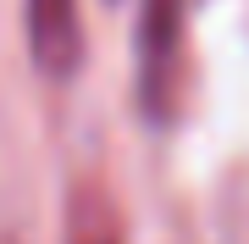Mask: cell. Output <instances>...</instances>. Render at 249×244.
<instances>
[{"mask_svg": "<svg viewBox=\"0 0 249 244\" xmlns=\"http://www.w3.org/2000/svg\"><path fill=\"white\" fill-rule=\"evenodd\" d=\"M72 244H111V233H78Z\"/></svg>", "mask_w": 249, "mask_h": 244, "instance_id": "3", "label": "cell"}, {"mask_svg": "<svg viewBox=\"0 0 249 244\" xmlns=\"http://www.w3.org/2000/svg\"><path fill=\"white\" fill-rule=\"evenodd\" d=\"M28 50L34 67L55 83H67L83 61V28H78V0H28Z\"/></svg>", "mask_w": 249, "mask_h": 244, "instance_id": "2", "label": "cell"}, {"mask_svg": "<svg viewBox=\"0 0 249 244\" xmlns=\"http://www.w3.org/2000/svg\"><path fill=\"white\" fill-rule=\"evenodd\" d=\"M178 56H183V0H144L139 22V83L144 106L166 117L172 83H178Z\"/></svg>", "mask_w": 249, "mask_h": 244, "instance_id": "1", "label": "cell"}]
</instances>
